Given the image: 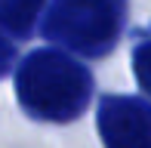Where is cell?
Masks as SVG:
<instances>
[{
	"instance_id": "6da1fadb",
	"label": "cell",
	"mask_w": 151,
	"mask_h": 148,
	"mask_svg": "<svg viewBox=\"0 0 151 148\" xmlns=\"http://www.w3.org/2000/svg\"><path fill=\"white\" fill-rule=\"evenodd\" d=\"M93 74L80 59L56 46L31 50L16 68V96L22 111L46 124H71L93 102Z\"/></svg>"
},
{
	"instance_id": "7a4b0ae2",
	"label": "cell",
	"mask_w": 151,
	"mask_h": 148,
	"mask_svg": "<svg viewBox=\"0 0 151 148\" xmlns=\"http://www.w3.org/2000/svg\"><path fill=\"white\" fill-rule=\"evenodd\" d=\"M129 0H50L40 34L62 52L105 59L127 31Z\"/></svg>"
},
{
	"instance_id": "3957f363",
	"label": "cell",
	"mask_w": 151,
	"mask_h": 148,
	"mask_svg": "<svg viewBox=\"0 0 151 148\" xmlns=\"http://www.w3.org/2000/svg\"><path fill=\"white\" fill-rule=\"evenodd\" d=\"M99 136L105 148H151V102L108 93L99 99Z\"/></svg>"
},
{
	"instance_id": "277c9868",
	"label": "cell",
	"mask_w": 151,
	"mask_h": 148,
	"mask_svg": "<svg viewBox=\"0 0 151 148\" xmlns=\"http://www.w3.org/2000/svg\"><path fill=\"white\" fill-rule=\"evenodd\" d=\"M46 3L50 0H0V31H9L16 40H28L37 31V19Z\"/></svg>"
},
{
	"instance_id": "5b68a950",
	"label": "cell",
	"mask_w": 151,
	"mask_h": 148,
	"mask_svg": "<svg viewBox=\"0 0 151 148\" xmlns=\"http://www.w3.org/2000/svg\"><path fill=\"white\" fill-rule=\"evenodd\" d=\"M133 71H136V80H139L142 93L151 96V28L142 31L139 43L133 50Z\"/></svg>"
},
{
	"instance_id": "8992f818",
	"label": "cell",
	"mask_w": 151,
	"mask_h": 148,
	"mask_svg": "<svg viewBox=\"0 0 151 148\" xmlns=\"http://www.w3.org/2000/svg\"><path fill=\"white\" fill-rule=\"evenodd\" d=\"M16 59H19V50H16V43H12V40L3 34V31H0V80H3L6 74L12 71Z\"/></svg>"
}]
</instances>
